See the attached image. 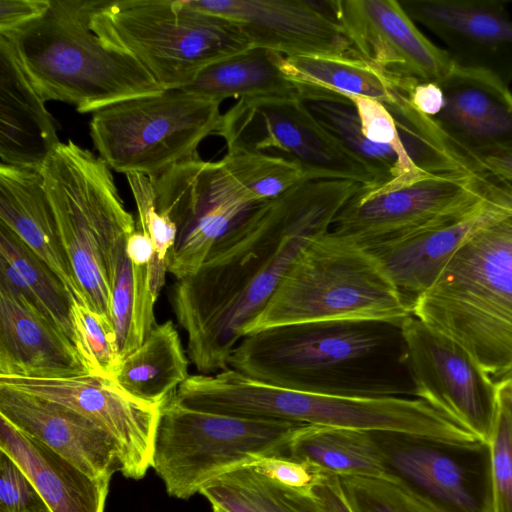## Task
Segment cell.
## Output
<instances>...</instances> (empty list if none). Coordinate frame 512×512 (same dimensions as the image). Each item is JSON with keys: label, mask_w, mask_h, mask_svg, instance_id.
Returning <instances> with one entry per match:
<instances>
[{"label": "cell", "mask_w": 512, "mask_h": 512, "mask_svg": "<svg viewBox=\"0 0 512 512\" xmlns=\"http://www.w3.org/2000/svg\"><path fill=\"white\" fill-rule=\"evenodd\" d=\"M362 187L312 179L263 201L213 246L196 273L176 279L170 304L200 374L229 368L234 348L298 253L331 229Z\"/></svg>", "instance_id": "cell-1"}, {"label": "cell", "mask_w": 512, "mask_h": 512, "mask_svg": "<svg viewBox=\"0 0 512 512\" xmlns=\"http://www.w3.org/2000/svg\"><path fill=\"white\" fill-rule=\"evenodd\" d=\"M401 324L336 320L280 325L245 335L229 368L275 387L348 398L408 397ZM409 371V370H408Z\"/></svg>", "instance_id": "cell-2"}, {"label": "cell", "mask_w": 512, "mask_h": 512, "mask_svg": "<svg viewBox=\"0 0 512 512\" xmlns=\"http://www.w3.org/2000/svg\"><path fill=\"white\" fill-rule=\"evenodd\" d=\"M172 400L214 414L399 432L455 450L484 447L473 432L417 397L348 398L296 391L252 380L231 368L189 375Z\"/></svg>", "instance_id": "cell-3"}, {"label": "cell", "mask_w": 512, "mask_h": 512, "mask_svg": "<svg viewBox=\"0 0 512 512\" xmlns=\"http://www.w3.org/2000/svg\"><path fill=\"white\" fill-rule=\"evenodd\" d=\"M412 315L463 347L495 383L512 380V216L458 248Z\"/></svg>", "instance_id": "cell-4"}, {"label": "cell", "mask_w": 512, "mask_h": 512, "mask_svg": "<svg viewBox=\"0 0 512 512\" xmlns=\"http://www.w3.org/2000/svg\"><path fill=\"white\" fill-rule=\"evenodd\" d=\"M91 3L50 0L41 17L0 35L11 44L42 99L93 113L118 101L164 90L133 56L107 45L91 30Z\"/></svg>", "instance_id": "cell-5"}, {"label": "cell", "mask_w": 512, "mask_h": 512, "mask_svg": "<svg viewBox=\"0 0 512 512\" xmlns=\"http://www.w3.org/2000/svg\"><path fill=\"white\" fill-rule=\"evenodd\" d=\"M40 172L85 302L111 319L110 287L128 258L126 244L136 230L111 168L99 156L68 140L57 146Z\"/></svg>", "instance_id": "cell-6"}, {"label": "cell", "mask_w": 512, "mask_h": 512, "mask_svg": "<svg viewBox=\"0 0 512 512\" xmlns=\"http://www.w3.org/2000/svg\"><path fill=\"white\" fill-rule=\"evenodd\" d=\"M410 315L411 304L377 258L367 248L329 230L298 253L245 335L319 321L402 323Z\"/></svg>", "instance_id": "cell-7"}, {"label": "cell", "mask_w": 512, "mask_h": 512, "mask_svg": "<svg viewBox=\"0 0 512 512\" xmlns=\"http://www.w3.org/2000/svg\"><path fill=\"white\" fill-rule=\"evenodd\" d=\"M89 25L163 89L184 88L209 64L251 47L236 23L184 0H92Z\"/></svg>", "instance_id": "cell-8"}, {"label": "cell", "mask_w": 512, "mask_h": 512, "mask_svg": "<svg viewBox=\"0 0 512 512\" xmlns=\"http://www.w3.org/2000/svg\"><path fill=\"white\" fill-rule=\"evenodd\" d=\"M220 105L185 88L164 89L93 112L90 136L112 170L157 176L200 158L198 146L220 124Z\"/></svg>", "instance_id": "cell-9"}, {"label": "cell", "mask_w": 512, "mask_h": 512, "mask_svg": "<svg viewBox=\"0 0 512 512\" xmlns=\"http://www.w3.org/2000/svg\"><path fill=\"white\" fill-rule=\"evenodd\" d=\"M304 424L235 417L184 407L161 408L151 467L171 497L186 500L224 472L270 455H286Z\"/></svg>", "instance_id": "cell-10"}, {"label": "cell", "mask_w": 512, "mask_h": 512, "mask_svg": "<svg viewBox=\"0 0 512 512\" xmlns=\"http://www.w3.org/2000/svg\"><path fill=\"white\" fill-rule=\"evenodd\" d=\"M227 149L282 156L312 179H345L374 189L370 168L316 119L300 96L241 98L221 116L215 132Z\"/></svg>", "instance_id": "cell-11"}, {"label": "cell", "mask_w": 512, "mask_h": 512, "mask_svg": "<svg viewBox=\"0 0 512 512\" xmlns=\"http://www.w3.org/2000/svg\"><path fill=\"white\" fill-rule=\"evenodd\" d=\"M150 178L158 210L177 228L167 266L176 279L196 273L213 246L261 203L239 184L223 159H193Z\"/></svg>", "instance_id": "cell-12"}, {"label": "cell", "mask_w": 512, "mask_h": 512, "mask_svg": "<svg viewBox=\"0 0 512 512\" xmlns=\"http://www.w3.org/2000/svg\"><path fill=\"white\" fill-rule=\"evenodd\" d=\"M497 180L469 170L431 175L394 189L362 187L339 211L330 230L368 248L466 210Z\"/></svg>", "instance_id": "cell-13"}, {"label": "cell", "mask_w": 512, "mask_h": 512, "mask_svg": "<svg viewBox=\"0 0 512 512\" xmlns=\"http://www.w3.org/2000/svg\"><path fill=\"white\" fill-rule=\"evenodd\" d=\"M401 331L414 396L473 432L486 448L499 385L463 347L414 315L403 320Z\"/></svg>", "instance_id": "cell-14"}, {"label": "cell", "mask_w": 512, "mask_h": 512, "mask_svg": "<svg viewBox=\"0 0 512 512\" xmlns=\"http://www.w3.org/2000/svg\"><path fill=\"white\" fill-rule=\"evenodd\" d=\"M0 386L58 402L90 420L117 444L125 477L139 480L151 467L161 408L133 398L113 379L0 377Z\"/></svg>", "instance_id": "cell-15"}, {"label": "cell", "mask_w": 512, "mask_h": 512, "mask_svg": "<svg viewBox=\"0 0 512 512\" xmlns=\"http://www.w3.org/2000/svg\"><path fill=\"white\" fill-rule=\"evenodd\" d=\"M351 53L405 81L439 83L454 68L449 53L431 42L396 0H327Z\"/></svg>", "instance_id": "cell-16"}, {"label": "cell", "mask_w": 512, "mask_h": 512, "mask_svg": "<svg viewBox=\"0 0 512 512\" xmlns=\"http://www.w3.org/2000/svg\"><path fill=\"white\" fill-rule=\"evenodd\" d=\"M512 216V185L497 180L466 210L367 249L411 304L435 281L453 253L484 228Z\"/></svg>", "instance_id": "cell-17"}, {"label": "cell", "mask_w": 512, "mask_h": 512, "mask_svg": "<svg viewBox=\"0 0 512 512\" xmlns=\"http://www.w3.org/2000/svg\"><path fill=\"white\" fill-rule=\"evenodd\" d=\"M189 7L236 23L251 46L284 57L351 54L340 26L304 0H184Z\"/></svg>", "instance_id": "cell-18"}, {"label": "cell", "mask_w": 512, "mask_h": 512, "mask_svg": "<svg viewBox=\"0 0 512 512\" xmlns=\"http://www.w3.org/2000/svg\"><path fill=\"white\" fill-rule=\"evenodd\" d=\"M414 22L447 46L454 65L512 81V20L502 1L402 0Z\"/></svg>", "instance_id": "cell-19"}, {"label": "cell", "mask_w": 512, "mask_h": 512, "mask_svg": "<svg viewBox=\"0 0 512 512\" xmlns=\"http://www.w3.org/2000/svg\"><path fill=\"white\" fill-rule=\"evenodd\" d=\"M0 415L97 480L110 481L122 468L115 441L73 409L0 386Z\"/></svg>", "instance_id": "cell-20"}, {"label": "cell", "mask_w": 512, "mask_h": 512, "mask_svg": "<svg viewBox=\"0 0 512 512\" xmlns=\"http://www.w3.org/2000/svg\"><path fill=\"white\" fill-rule=\"evenodd\" d=\"M89 374L62 329L19 291L0 282V377Z\"/></svg>", "instance_id": "cell-21"}, {"label": "cell", "mask_w": 512, "mask_h": 512, "mask_svg": "<svg viewBox=\"0 0 512 512\" xmlns=\"http://www.w3.org/2000/svg\"><path fill=\"white\" fill-rule=\"evenodd\" d=\"M439 85L444 107L433 120L454 145L467 155L512 147L509 85L483 70L456 65Z\"/></svg>", "instance_id": "cell-22"}, {"label": "cell", "mask_w": 512, "mask_h": 512, "mask_svg": "<svg viewBox=\"0 0 512 512\" xmlns=\"http://www.w3.org/2000/svg\"><path fill=\"white\" fill-rule=\"evenodd\" d=\"M386 478L394 479L448 512H489L472 492L463 466L449 447L392 431H371Z\"/></svg>", "instance_id": "cell-23"}, {"label": "cell", "mask_w": 512, "mask_h": 512, "mask_svg": "<svg viewBox=\"0 0 512 512\" xmlns=\"http://www.w3.org/2000/svg\"><path fill=\"white\" fill-rule=\"evenodd\" d=\"M44 103L11 44L0 37L1 164L40 171L61 143Z\"/></svg>", "instance_id": "cell-24"}, {"label": "cell", "mask_w": 512, "mask_h": 512, "mask_svg": "<svg viewBox=\"0 0 512 512\" xmlns=\"http://www.w3.org/2000/svg\"><path fill=\"white\" fill-rule=\"evenodd\" d=\"M0 223L13 231L85 305L63 248L40 171L0 164Z\"/></svg>", "instance_id": "cell-25"}, {"label": "cell", "mask_w": 512, "mask_h": 512, "mask_svg": "<svg viewBox=\"0 0 512 512\" xmlns=\"http://www.w3.org/2000/svg\"><path fill=\"white\" fill-rule=\"evenodd\" d=\"M0 450L20 465L52 512H104L110 481L90 477L1 415Z\"/></svg>", "instance_id": "cell-26"}, {"label": "cell", "mask_w": 512, "mask_h": 512, "mask_svg": "<svg viewBox=\"0 0 512 512\" xmlns=\"http://www.w3.org/2000/svg\"><path fill=\"white\" fill-rule=\"evenodd\" d=\"M284 73L295 83L344 96L366 97L388 111L409 99L417 81L389 76L351 54H318L285 57Z\"/></svg>", "instance_id": "cell-27"}, {"label": "cell", "mask_w": 512, "mask_h": 512, "mask_svg": "<svg viewBox=\"0 0 512 512\" xmlns=\"http://www.w3.org/2000/svg\"><path fill=\"white\" fill-rule=\"evenodd\" d=\"M189 358L172 320L156 324L142 344L123 357L114 381L133 398L162 408L188 378Z\"/></svg>", "instance_id": "cell-28"}, {"label": "cell", "mask_w": 512, "mask_h": 512, "mask_svg": "<svg viewBox=\"0 0 512 512\" xmlns=\"http://www.w3.org/2000/svg\"><path fill=\"white\" fill-rule=\"evenodd\" d=\"M284 58L275 51L251 46L209 64L184 88L220 102L232 97L300 96L302 86L284 73Z\"/></svg>", "instance_id": "cell-29"}, {"label": "cell", "mask_w": 512, "mask_h": 512, "mask_svg": "<svg viewBox=\"0 0 512 512\" xmlns=\"http://www.w3.org/2000/svg\"><path fill=\"white\" fill-rule=\"evenodd\" d=\"M286 455L336 476L386 478L379 448L371 431L304 425L291 436Z\"/></svg>", "instance_id": "cell-30"}, {"label": "cell", "mask_w": 512, "mask_h": 512, "mask_svg": "<svg viewBox=\"0 0 512 512\" xmlns=\"http://www.w3.org/2000/svg\"><path fill=\"white\" fill-rule=\"evenodd\" d=\"M199 493L226 512H329L313 490L281 484L249 463L215 477Z\"/></svg>", "instance_id": "cell-31"}, {"label": "cell", "mask_w": 512, "mask_h": 512, "mask_svg": "<svg viewBox=\"0 0 512 512\" xmlns=\"http://www.w3.org/2000/svg\"><path fill=\"white\" fill-rule=\"evenodd\" d=\"M0 282L19 291L72 341V296L53 270L13 231L0 223Z\"/></svg>", "instance_id": "cell-32"}, {"label": "cell", "mask_w": 512, "mask_h": 512, "mask_svg": "<svg viewBox=\"0 0 512 512\" xmlns=\"http://www.w3.org/2000/svg\"><path fill=\"white\" fill-rule=\"evenodd\" d=\"M227 168L257 202L271 200L294 186L312 180L297 162L282 156L246 149H227Z\"/></svg>", "instance_id": "cell-33"}, {"label": "cell", "mask_w": 512, "mask_h": 512, "mask_svg": "<svg viewBox=\"0 0 512 512\" xmlns=\"http://www.w3.org/2000/svg\"><path fill=\"white\" fill-rule=\"evenodd\" d=\"M70 321L72 342L89 374L114 379L121 356L112 320L72 300Z\"/></svg>", "instance_id": "cell-34"}, {"label": "cell", "mask_w": 512, "mask_h": 512, "mask_svg": "<svg viewBox=\"0 0 512 512\" xmlns=\"http://www.w3.org/2000/svg\"><path fill=\"white\" fill-rule=\"evenodd\" d=\"M125 175L137 206L140 229L150 237L154 245V259L149 267V287L153 298L157 300L165 283L177 228L169 216L158 210L152 179L136 172Z\"/></svg>", "instance_id": "cell-35"}, {"label": "cell", "mask_w": 512, "mask_h": 512, "mask_svg": "<svg viewBox=\"0 0 512 512\" xmlns=\"http://www.w3.org/2000/svg\"><path fill=\"white\" fill-rule=\"evenodd\" d=\"M353 512H448L391 478L339 476Z\"/></svg>", "instance_id": "cell-36"}, {"label": "cell", "mask_w": 512, "mask_h": 512, "mask_svg": "<svg viewBox=\"0 0 512 512\" xmlns=\"http://www.w3.org/2000/svg\"><path fill=\"white\" fill-rule=\"evenodd\" d=\"M498 404L490 436L489 512H512V399L500 384Z\"/></svg>", "instance_id": "cell-37"}, {"label": "cell", "mask_w": 512, "mask_h": 512, "mask_svg": "<svg viewBox=\"0 0 512 512\" xmlns=\"http://www.w3.org/2000/svg\"><path fill=\"white\" fill-rule=\"evenodd\" d=\"M126 253L132 264L134 301L131 333L127 355L137 349L153 327L154 317L153 298L149 287V267L154 259V245L148 235L142 230L133 232L126 244Z\"/></svg>", "instance_id": "cell-38"}, {"label": "cell", "mask_w": 512, "mask_h": 512, "mask_svg": "<svg viewBox=\"0 0 512 512\" xmlns=\"http://www.w3.org/2000/svg\"><path fill=\"white\" fill-rule=\"evenodd\" d=\"M347 97L354 105L365 138L374 144L392 148L416 178L431 176L414 164L394 117L382 103L366 97Z\"/></svg>", "instance_id": "cell-39"}, {"label": "cell", "mask_w": 512, "mask_h": 512, "mask_svg": "<svg viewBox=\"0 0 512 512\" xmlns=\"http://www.w3.org/2000/svg\"><path fill=\"white\" fill-rule=\"evenodd\" d=\"M47 507L20 465L0 450V512H35Z\"/></svg>", "instance_id": "cell-40"}, {"label": "cell", "mask_w": 512, "mask_h": 512, "mask_svg": "<svg viewBox=\"0 0 512 512\" xmlns=\"http://www.w3.org/2000/svg\"><path fill=\"white\" fill-rule=\"evenodd\" d=\"M249 464L281 484L302 490H312L326 473L308 462L285 454L260 457Z\"/></svg>", "instance_id": "cell-41"}, {"label": "cell", "mask_w": 512, "mask_h": 512, "mask_svg": "<svg viewBox=\"0 0 512 512\" xmlns=\"http://www.w3.org/2000/svg\"><path fill=\"white\" fill-rule=\"evenodd\" d=\"M50 0H0V35H9L41 17Z\"/></svg>", "instance_id": "cell-42"}, {"label": "cell", "mask_w": 512, "mask_h": 512, "mask_svg": "<svg viewBox=\"0 0 512 512\" xmlns=\"http://www.w3.org/2000/svg\"><path fill=\"white\" fill-rule=\"evenodd\" d=\"M468 155L485 173L512 183V147L481 150Z\"/></svg>", "instance_id": "cell-43"}, {"label": "cell", "mask_w": 512, "mask_h": 512, "mask_svg": "<svg viewBox=\"0 0 512 512\" xmlns=\"http://www.w3.org/2000/svg\"><path fill=\"white\" fill-rule=\"evenodd\" d=\"M409 100L416 110L434 119L444 107V92L437 82H418L411 88Z\"/></svg>", "instance_id": "cell-44"}, {"label": "cell", "mask_w": 512, "mask_h": 512, "mask_svg": "<svg viewBox=\"0 0 512 512\" xmlns=\"http://www.w3.org/2000/svg\"><path fill=\"white\" fill-rule=\"evenodd\" d=\"M312 490L329 512H353L338 476L325 473Z\"/></svg>", "instance_id": "cell-45"}, {"label": "cell", "mask_w": 512, "mask_h": 512, "mask_svg": "<svg viewBox=\"0 0 512 512\" xmlns=\"http://www.w3.org/2000/svg\"><path fill=\"white\" fill-rule=\"evenodd\" d=\"M506 394L512 399V380L500 383Z\"/></svg>", "instance_id": "cell-46"}, {"label": "cell", "mask_w": 512, "mask_h": 512, "mask_svg": "<svg viewBox=\"0 0 512 512\" xmlns=\"http://www.w3.org/2000/svg\"><path fill=\"white\" fill-rule=\"evenodd\" d=\"M212 509H213V512H226L225 510H223L217 506H212Z\"/></svg>", "instance_id": "cell-47"}, {"label": "cell", "mask_w": 512, "mask_h": 512, "mask_svg": "<svg viewBox=\"0 0 512 512\" xmlns=\"http://www.w3.org/2000/svg\"><path fill=\"white\" fill-rule=\"evenodd\" d=\"M35 512H52V511L47 507L45 509H41V510H38V511H35Z\"/></svg>", "instance_id": "cell-48"}]
</instances>
